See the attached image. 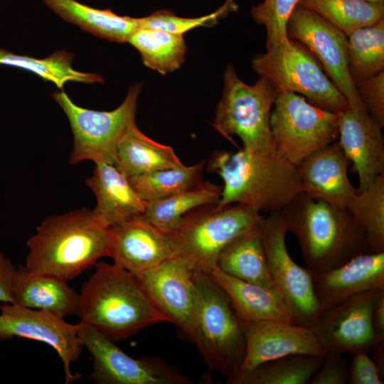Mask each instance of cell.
Wrapping results in <instances>:
<instances>
[{"label": "cell", "mask_w": 384, "mask_h": 384, "mask_svg": "<svg viewBox=\"0 0 384 384\" xmlns=\"http://www.w3.org/2000/svg\"><path fill=\"white\" fill-rule=\"evenodd\" d=\"M26 245V271L68 282L110 257L111 238L109 228L83 208L46 217Z\"/></svg>", "instance_id": "1"}, {"label": "cell", "mask_w": 384, "mask_h": 384, "mask_svg": "<svg viewBox=\"0 0 384 384\" xmlns=\"http://www.w3.org/2000/svg\"><path fill=\"white\" fill-rule=\"evenodd\" d=\"M95 266L80 292L81 321L114 342L167 321L133 273L114 262Z\"/></svg>", "instance_id": "2"}, {"label": "cell", "mask_w": 384, "mask_h": 384, "mask_svg": "<svg viewBox=\"0 0 384 384\" xmlns=\"http://www.w3.org/2000/svg\"><path fill=\"white\" fill-rule=\"evenodd\" d=\"M279 214L287 232L297 238L306 267L311 272H326L370 252L363 230L347 209L302 191Z\"/></svg>", "instance_id": "3"}, {"label": "cell", "mask_w": 384, "mask_h": 384, "mask_svg": "<svg viewBox=\"0 0 384 384\" xmlns=\"http://www.w3.org/2000/svg\"><path fill=\"white\" fill-rule=\"evenodd\" d=\"M207 171L223 181L221 208L240 203L258 213H279L303 191L297 166L274 156H260L245 149H219L210 156Z\"/></svg>", "instance_id": "4"}, {"label": "cell", "mask_w": 384, "mask_h": 384, "mask_svg": "<svg viewBox=\"0 0 384 384\" xmlns=\"http://www.w3.org/2000/svg\"><path fill=\"white\" fill-rule=\"evenodd\" d=\"M197 304L186 336L210 371L227 378L240 372L246 351L240 320L225 292L209 274L195 272Z\"/></svg>", "instance_id": "5"}, {"label": "cell", "mask_w": 384, "mask_h": 384, "mask_svg": "<svg viewBox=\"0 0 384 384\" xmlns=\"http://www.w3.org/2000/svg\"><path fill=\"white\" fill-rule=\"evenodd\" d=\"M196 208L165 234L174 256L191 270L209 274L221 250L236 237L260 228L265 217L250 207L235 203Z\"/></svg>", "instance_id": "6"}, {"label": "cell", "mask_w": 384, "mask_h": 384, "mask_svg": "<svg viewBox=\"0 0 384 384\" xmlns=\"http://www.w3.org/2000/svg\"><path fill=\"white\" fill-rule=\"evenodd\" d=\"M223 90L212 125L223 137L238 136L245 151L260 156L277 155L270 128V115L276 90L263 77L247 85L228 65L223 76Z\"/></svg>", "instance_id": "7"}, {"label": "cell", "mask_w": 384, "mask_h": 384, "mask_svg": "<svg viewBox=\"0 0 384 384\" xmlns=\"http://www.w3.org/2000/svg\"><path fill=\"white\" fill-rule=\"evenodd\" d=\"M339 113L309 104L292 91L276 90L270 128L279 158L298 166L338 137Z\"/></svg>", "instance_id": "8"}, {"label": "cell", "mask_w": 384, "mask_h": 384, "mask_svg": "<svg viewBox=\"0 0 384 384\" xmlns=\"http://www.w3.org/2000/svg\"><path fill=\"white\" fill-rule=\"evenodd\" d=\"M140 83L131 87L124 101L111 111H97L80 107L63 91L52 96L66 114L74 137L69 163L82 161L115 164L119 142L136 123Z\"/></svg>", "instance_id": "9"}, {"label": "cell", "mask_w": 384, "mask_h": 384, "mask_svg": "<svg viewBox=\"0 0 384 384\" xmlns=\"http://www.w3.org/2000/svg\"><path fill=\"white\" fill-rule=\"evenodd\" d=\"M255 72L275 90L302 95L324 110L340 113L349 107L346 98L323 72L313 55L290 38L267 48L252 62Z\"/></svg>", "instance_id": "10"}, {"label": "cell", "mask_w": 384, "mask_h": 384, "mask_svg": "<svg viewBox=\"0 0 384 384\" xmlns=\"http://www.w3.org/2000/svg\"><path fill=\"white\" fill-rule=\"evenodd\" d=\"M287 233L279 213L265 218L262 237L268 270L294 323L311 329L321 311L314 294L310 270L297 264L288 252Z\"/></svg>", "instance_id": "11"}, {"label": "cell", "mask_w": 384, "mask_h": 384, "mask_svg": "<svg viewBox=\"0 0 384 384\" xmlns=\"http://www.w3.org/2000/svg\"><path fill=\"white\" fill-rule=\"evenodd\" d=\"M79 336L93 358L90 379L98 384H188L173 366L152 358H135L114 341L80 321Z\"/></svg>", "instance_id": "12"}, {"label": "cell", "mask_w": 384, "mask_h": 384, "mask_svg": "<svg viewBox=\"0 0 384 384\" xmlns=\"http://www.w3.org/2000/svg\"><path fill=\"white\" fill-rule=\"evenodd\" d=\"M287 35L297 40L319 61L330 80L353 109L365 107L348 69L347 37L312 10L301 5L292 14ZM366 108V107H365Z\"/></svg>", "instance_id": "13"}, {"label": "cell", "mask_w": 384, "mask_h": 384, "mask_svg": "<svg viewBox=\"0 0 384 384\" xmlns=\"http://www.w3.org/2000/svg\"><path fill=\"white\" fill-rule=\"evenodd\" d=\"M81 323L72 324L50 311L28 308L16 303L0 305V340L21 337L41 341L55 350L61 359L65 383L78 379L70 366L82 353L79 336Z\"/></svg>", "instance_id": "14"}, {"label": "cell", "mask_w": 384, "mask_h": 384, "mask_svg": "<svg viewBox=\"0 0 384 384\" xmlns=\"http://www.w3.org/2000/svg\"><path fill=\"white\" fill-rule=\"evenodd\" d=\"M384 289L355 294L321 312L311 329L326 352H368L378 343L372 327V311Z\"/></svg>", "instance_id": "15"}, {"label": "cell", "mask_w": 384, "mask_h": 384, "mask_svg": "<svg viewBox=\"0 0 384 384\" xmlns=\"http://www.w3.org/2000/svg\"><path fill=\"white\" fill-rule=\"evenodd\" d=\"M134 274L167 321L186 335L197 304L195 272L174 256Z\"/></svg>", "instance_id": "16"}, {"label": "cell", "mask_w": 384, "mask_h": 384, "mask_svg": "<svg viewBox=\"0 0 384 384\" xmlns=\"http://www.w3.org/2000/svg\"><path fill=\"white\" fill-rule=\"evenodd\" d=\"M240 320L246 351L240 370L234 378L280 357L292 354L324 356L327 353L310 328L277 320Z\"/></svg>", "instance_id": "17"}, {"label": "cell", "mask_w": 384, "mask_h": 384, "mask_svg": "<svg viewBox=\"0 0 384 384\" xmlns=\"http://www.w3.org/2000/svg\"><path fill=\"white\" fill-rule=\"evenodd\" d=\"M383 127L365 107H348L339 113L338 143L358 177L357 191L366 190L384 174Z\"/></svg>", "instance_id": "18"}, {"label": "cell", "mask_w": 384, "mask_h": 384, "mask_svg": "<svg viewBox=\"0 0 384 384\" xmlns=\"http://www.w3.org/2000/svg\"><path fill=\"white\" fill-rule=\"evenodd\" d=\"M113 262L133 274L174 257L165 235L144 215H134L109 228Z\"/></svg>", "instance_id": "19"}, {"label": "cell", "mask_w": 384, "mask_h": 384, "mask_svg": "<svg viewBox=\"0 0 384 384\" xmlns=\"http://www.w3.org/2000/svg\"><path fill=\"white\" fill-rule=\"evenodd\" d=\"M321 311L358 293L384 289V252L356 255L324 272H311Z\"/></svg>", "instance_id": "20"}, {"label": "cell", "mask_w": 384, "mask_h": 384, "mask_svg": "<svg viewBox=\"0 0 384 384\" xmlns=\"http://www.w3.org/2000/svg\"><path fill=\"white\" fill-rule=\"evenodd\" d=\"M350 165L338 140L317 149L297 166L303 191L336 208L346 209L358 192L348 176Z\"/></svg>", "instance_id": "21"}, {"label": "cell", "mask_w": 384, "mask_h": 384, "mask_svg": "<svg viewBox=\"0 0 384 384\" xmlns=\"http://www.w3.org/2000/svg\"><path fill=\"white\" fill-rule=\"evenodd\" d=\"M85 183L96 196L97 203L92 213L106 228L145 211L146 203L114 164L95 163L93 173Z\"/></svg>", "instance_id": "22"}, {"label": "cell", "mask_w": 384, "mask_h": 384, "mask_svg": "<svg viewBox=\"0 0 384 384\" xmlns=\"http://www.w3.org/2000/svg\"><path fill=\"white\" fill-rule=\"evenodd\" d=\"M209 275L225 292L240 319L277 320L294 324L282 297L275 289L230 276L217 266L211 270Z\"/></svg>", "instance_id": "23"}, {"label": "cell", "mask_w": 384, "mask_h": 384, "mask_svg": "<svg viewBox=\"0 0 384 384\" xmlns=\"http://www.w3.org/2000/svg\"><path fill=\"white\" fill-rule=\"evenodd\" d=\"M14 303L50 311L65 318L80 315V293L66 281L48 274H33L17 268L13 286Z\"/></svg>", "instance_id": "24"}, {"label": "cell", "mask_w": 384, "mask_h": 384, "mask_svg": "<svg viewBox=\"0 0 384 384\" xmlns=\"http://www.w3.org/2000/svg\"><path fill=\"white\" fill-rule=\"evenodd\" d=\"M114 165L127 178L184 166L172 147L151 139L136 123L119 142Z\"/></svg>", "instance_id": "25"}, {"label": "cell", "mask_w": 384, "mask_h": 384, "mask_svg": "<svg viewBox=\"0 0 384 384\" xmlns=\"http://www.w3.org/2000/svg\"><path fill=\"white\" fill-rule=\"evenodd\" d=\"M262 228L245 233L230 242L220 252L216 266L230 276L275 289L267 267Z\"/></svg>", "instance_id": "26"}, {"label": "cell", "mask_w": 384, "mask_h": 384, "mask_svg": "<svg viewBox=\"0 0 384 384\" xmlns=\"http://www.w3.org/2000/svg\"><path fill=\"white\" fill-rule=\"evenodd\" d=\"M64 20L107 40L123 43L138 28L137 18L119 16L110 9H98L76 0H43Z\"/></svg>", "instance_id": "27"}, {"label": "cell", "mask_w": 384, "mask_h": 384, "mask_svg": "<svg viewBox=\"0 0 384 384\" xmlns=\"http://www.w3.org/2000/svg\"><path fill=\"white\" fill-rule=\"evenodd\" d=\"M222 188L213 183L202 181L190 189L146 203L143 214L161 232L166 234L192 210L203 206L217 205Z\"/></svg>", "instance_id": "28"}, {"label": "cell", "mask_w": 384, "mask_h": 384, "mask_svg": "<svg viewBox=\"0 0 384 384\" xmlns=\"http://www.w3.org/2000/svg\"><path fill=\"white\" fill-rule=\"evenodd\" d=\"M127 43L138 50L146 67L162 75L178 70L187 52L183 35L156 28L138 27Z\"/></svg>", "instance_id": "29"}, {"label": "cell", "mask_w": 384, "mask_h": 384, "mask_svg": "<svg viewBox=\"0 0 384 384\" xmlns=\"http://www.w3.org/2000/svg\"><path fill=\"white\" fill-rule=\"evenodd\" d=\"M324 356L292 354L262 363L229 384H306L318 371Z\"/></svg>", "instance_id": "30"}, {"label": "cell", "mask_w": 384, "mask_h": 384, "mask_svg": "<svg viewBox=\"0 0 384 384\" xmlns=\"http://www.w3.org/2000/svg\"><path fill=\"white\" fill-rule=\"evenodd\" d=\"M346 37L348 69L355 86L384 70V18Z\"/></svg>", "instance_id": "31"}, {"label": "cell", "mask_w": 384, "mask_h": 384, "mask_svg": "<svg viewBox=\"0 0 384 384\" xmlns=\"http://www.w3.org/2000/svg\"><path fill=\"white\" fill-rule=\"evenodd\" d=\"M299 5L316 12L346 36L384 18V2L368 0H301Z\"/></svg>", "instance_id": "32"}, {"label": "cell", "mask_w": 384, "mask_h": 384, "mask_svg": "<svg viewBox=\"0 0 384 384\" xmlns=\"http://www.w3.org/2000/svg\"><path fill=\"white\" fill-rule=\"evenodd\" d=\"M73 55L58 50L50 56L38 59L18 55L0 48V65L20 68L32 72L45 80L52 82L62 89L69 81L84 83H101L102 78L96 73L76 70L72 65Z\"/></svg>", "instance_id": "33"}, {"label": "cell", "mask_w": 384, "mask_h": 384, "mask_svg": "<svg viewBox=\"0 0 384 384\" xmlns=\"http://www.w3.org/2000/svg\"><path fill=\"white\" fill-rule=\"evenodd\" d=\"M205 161L191 166L166 169L132 176L129 181L146 203L190 189L202 181Z\"/></svg>", "instance_id": "34"}, {"label": "cell", "mask_w": 384, "mask_h": 384, "mask_svg": "<svg viewBox=\"0 0 384 384\" xmlns=\"http://www.w3.org/2000/svg\"><path fill=\"white\" fill-rule=\"evenodd\" d=\"M346 209L363 230L370 252H384V174L357 192Z\"/></svg>", "instance_id": "35"}, {"label": "cell", "mask_w": 384, "mask_h": 384, "mask_svg": "<svg viewBox=\"0 0 384 384\" xmlns=\"http://www.w3.org/2000/svg\"><path fill=\"white\" fill-rule=\"evenodd\" d=\"M238 9L235 0H226L216 11L208 15L185 18L176 16L168 9L156 11L149 16L137 18L138 27L156 28L173 33L181 34L198 27H210L230 13Z\"/></svg>", "instance_id": "36"}, {"label": "cell", "mask_w": 384, "mask_h": 384, "mask_svg": "<svg viewBox=\"0 0 384 384\" xmlns=\"http://www.w3.org/2000/svg\"><path fill=\"white\" fill-rule=\"evenodd\" d=\"M301 0H263L253 6L250 14L254 21L262 25L267 33L266 48L285 43L288 21Z\"/></svg>", "instance_id": "37"}, {"label": "cell", "mask_w": 384, "mask_h": 384, "mask_svg": "<svg viewBox=\"0 0 384 384\" xmlns=\"http://www.w3.org/2000/svg\"><path fill=\"white\" fill-rule=\"evenodd\" d=\"M357 93L368 112L384 126V70L356 86Z\"/></svg>", "instance_id": "38"}, {"label": "cell", "mask_w": 384, "mask_h": 384, "mask_svg": "<svg viewBox=\"0 0 384 384\" xmlns=\"http://www.w3.org/2000/svg\"><path fill=\"white\" fill-rule=\"evenodd\" d=\"M349 367L343 353L329 351L309 384H348Z\"/></svg>", "instance_id": "39"}, {"label": "cell", "mask_w": 384, "mask_h": 384, "mask_svg": "<svg viewBox=\"0 0 384 384\" xmlns=\"http://www.w3.org/2000/svg\"><path fill=\"white\" fill-rule=\"evenodd\" d=\"M348 384H383V378L368 352L351 354Z\"/></svg>", "instance_id": "40"}, {"label": "cell", "mask_w": 384, "mask_h": 384, "mask_svg": "<svg viewBox=\"0 0 384 384\" xmlns=\"http://www.w3.org/2000/svg\"><path fill=\"white\" fill-rule=\"evenodd\" d=\"M16 271L17 268L0 250V302L14 303L13 286Z\"/></svg>", "instance_id": "41"}, {"label": "cell", "mask_w": 384, "mask_h": 384, "mask_svg": "<svg viewBox=\"0 0 384 384\" xmlns=\"http://www.w3.org/2000/svg\"><path fill=\"white\" fill-rule=\"evenodd\" d=\"M372 327L378 343L384 341V292L378 297L372 311Z\"/></svg>", "instance_id": "42"}, {"label": "cell", "mask_w": 384, "mask_h": 384, "mask_svg": "<svg viewBox=\"0 0 384 384\" xmlns=\"http://www.w3.org/2000/svg\"><path fill=\"white\" fill-rule=\"evenodd\" d=\"M373 357L372 359L376 365L380 375L384 377V341L378 343L372 348Z\"/></svg>", "instance_id": "43"}, {"label": "cell", "mask_w": 384, "mask_h": 384, "mask_svg": "<svg viewBox=\"0 0 384 384\" xmlns=\"http://www.w3.org/2000/svg\"><path fill=\"white\" fill-rule=\"evenodd\" d=\"M368 1H374V2H384V0H368Z\"/></svg>", "instance_id": "44"}]
</instances>
